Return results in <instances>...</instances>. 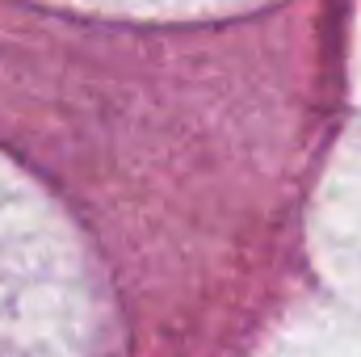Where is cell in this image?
Masks as SVG:
<instances>
[{
    "label": "cell",
    "mask_w": 361,
    "mask_h": 357,
    "mask_svg": "<svg viewBox=\"0 0 361 357\" xmlns=\"http://www.w3.org/2000/svg\"><path fill=\"white\" fill-rule=\"evenodd\" d=\"M97 298L68 223L0 160V357H92Z\"/></svg>",
    "instance_id": "cell-1"
}]
</instances>
